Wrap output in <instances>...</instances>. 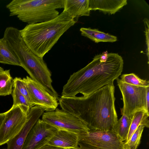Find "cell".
I'll list each match as a JSON object with an SVG mask.
<instances>
[{"instance_id": "6da1fadb", "label": "cell", "mask_w": 149, "mask_h": 149, "mask_svg": "<svg viewBox=\"0 0 149 149\" xmlns=\"http://www.w3.org/2000/svg\"><path fill=\"white\" fill-rule=\"evenodd\" d=\"M113 83L86 96H61L58 100L61 109L75 116L89 130L113 131L118 120Z\"/></svg>"}, {"instance_id": "7a4b0ae2", "label": "cell", "mask_w": 149, "mask_h": 149, "mask_svg": "<svg viewBox=\"0 0 149 149\" xmlns=\"http://www.w3.org/2000/svg\"><path fill=\"white\" fill-rule=\"evenodd\" d=\"M100 55L95 56L90 63L70 76L63 86L62 96L74 97L79 93L86 96L118 78L123 69L122 57L117 53H108L104 62L100 59Z\"/></svg>"}, {"instance_id": "3957f363", "label": "cell", "mask_w": 149, "mask_h": 149, "mask_svg": "<svg viewBox=\"0 0 149 149\" xmlns=\"http://www.w3.org/2000/svg\"><path fill=\"white\" fill-rule=\"evenodd\" d=\"M77 22L63 10L53 19L28 24L20 31L22 38L28 47L43 58L63 34Z\"/></svg>"}, {"instance_id": "277c9868", "label": "cell", "mask_w": 149, "mask_h": 149, "mask_svg": "<svg viewBox=\"0 0 149 149\" xmlns=\"http://www.w3.org/2000/svg\"><path fill=\"white\" fill-rule=\"evenodd\" d=\"M8 43L18 58L21 67L27 72L30 78L50 95L58 99V93L52 85L51 73L43 58L31 51L25 44L20 35L13 36Z\"/></svg>"}, {"instance_id": "5b68a950", "label": "cell", "mask_w": 149, "mask_h": 149, "mask_svg": "<svg viewBox=\"0 0 149 149\" xmlns=\"http://www.w3.org/2000/svg\"><path fill=\"white\" fill-rule=\"evenodd\" d=\"M64 0H13L6 6L10 16H16L28 24L48 21L59 14Z\"/></svg>"}, {"instance_id": "8992f818", "label": "cell", "mask_w": 149, "mask_h": 149, "mask_svg": "<svg viewBox=\"0 0 149 149\" xmlns=\"http://www.w3.org/2000/svg\"><path fill=\"white\" fill-rule=\"evenodd\" d=\"M78 136L77 149H125L124 142L114 131L89 130Z\"/></svg>"}, {"instance_id": "52a82bcc", "label": "cell", "mask_w": 149, "mask_h": 149, "mask_svg": "<svg viewBox=\"0 0 149 149\" xmlns=\"http://www.w3.org/2000/svg\"><path fill=\"white\" fill-rule=\"evenodd\" d=\"M117 85L122 95L123 103L121 109L122 115L133 116L136 112H147L146 103L147 94L149 86L142 87L131 85L116 79Z\"/></svg>"}, {"instance_id": "ba28073f", "label": "cell", "mask_w": 149, "mask_h": 149, "mask_svg": "<svg viewBox=\"0 0 149 149\" xmlns=\"http://www.w3.org/2000/svg\"><path fill=\"white\" fill-rule=\"evenodd\" d=\"M45 122L58 130H63L78 134L88 132L89 130L81 120L71 113L57 108L45 111L42 115Z\"/></svg>"}, {"instance_id": "9c48e42d", "label": "cell", "mask_w": 149, "mask_h": 149, "mask_svg": "<svg viewBox=\"0 0 149 149\" xmlns=\"http://www.w3.org/2000/svg\"><path fill=\"white\" fill-rule=\"evenodd\" d=\"M0 127V146L7 143L22 130L27 120V115L19 106L13 105L5 112Z\"/></svg>"}, {"instance_id": "30bf717a", "label": "cell", "mask_w": 149, "mask_h": 149, "mask_svg": "<svg viewBox=\"0 0 149 149\" xmlns=\"http://www.w3.org/2000/svg\"><path fill=\"white\" fill-rule=\"evenodd\" d=\"M23 79L26 84L32 106L37 105L45 111L54 110L59 103L58 99L50 95L36 82L28 76Z\"/></svg>"}, {"instance_id": "8fae6325", "label": "cell", "mask_w": 149, "mask_h": 149, "mask_svg": "<svg viewBox=\"0 0 149 149\" xmlns=\"http://www.w3.org/2000/svg\"><path fill=\"white\" fill-rule=\"evenodd\" d=\"M58 130L39 119L28 134L22 149H39L47 144Z\"/></svg>"}, {"instance_id": "7c38bea8", "label": "cell", "mask_w": 149, "mask_h": 149, "mask_svg": "<svg viewBox=\"0 0 149 149\" xmlns=\"http://www.w3.org/2000/svg\"><path fill=\"white\" fill-rule=\"evenodd\" d=\"M45 111L44 108L39 106L31 107L27 115L26 124L20 131L7 142V149H22L28 134Z\"/></svg>"}, {"instance_id": "4fadbf2b", "label": "cell", "mask_w": 149, "mask_h": 149, "mask_svg": "<svg viewBox=\"0 0 149 149\" xmlns=\"http://www.w3.org/2000/svg\"><path fill=\"white\" fill-rule=\"evenodd\" d=\"M78 136L76 133L68 131L58 130L47 144L64 148L78 147Z\"/></svg>"}, {"instance_id": "5bb4252c", "label": "cell", "mask_w": 149, "mask_h": 149, "mask_svg": "<svg viewBox=\"0 0 149 149\" xmlns=\"http://www.w3.org/2000/svg\"><path fill=\"white\" fill-rule=\"evenodd\" d=\"M64 10L77 21L82 16H89L91 10L89 0H64Z\"/></svg>"}, {"instance_id": "9a60e30c", "label": "cell", "mask_w": 149, "mask_h": 149, "mask_svg": "<svg viewBox=\"0 0 149 149\" xmlns=\"http://www.w3.org/2000/svg\"><path fill=\"white\" fill-rule=\"evenodd\" d=\"M91 10H99L109 14H114L127 4V0H89Z\"/></svg>"}, {"instance_id": "2e32d148", "label": "cell", "mask_w": 149, "mask_h": 149, "mask_svg": "<svg viewBox=\"0 0 149 149\" xmlns=\"http://www.w3.org/2000/svg\"><path fill=\"white\" fill-rule=\"evenodd\" d=\"M0 63L21 67L18 58L3 37L0 39Z\"/></svg>"}, {"instance_id": "e0dca14e", "label": "cell", "mask_w": 149, "mask_h": 149, "mask_svg": "<svg viewBox=\"0 0 149 149\" xmlns=\"http://www.w3.org/2000/svg\"><path fill=\"white\" fill-rule=\"evenodd\" d=\"M82 36L87 37L96 43L100 42H113L117 40L116 36L99 31L97 29L81 28Z\"/></svg>"}, {"instance_id": "ac0fdd59", "label": "cell", "mask_w": 149, "mask_h": 149, "mask_svg": "<svg viewBox=\"0 0 149 149\" xmlns=\"http://www.w3.org/2000/svg\"><path fill=\"white\" fill-rule=\"evenodd\" d=\"M149 114L142 111L135 112L134 114L130 128L126 140L127 142L130 139L137 127L140 125H144L145 127H149V120L148 118Z\"/></svg>"}, {"instance_id": "d6986e66", "label": "cell", "mask_w": 149, "mask_h": 149, "mask_svg": "<svg viewBox=\"0 0 149 149\" xmlns=\"http://www.w3.org/2000/svg\"><path fill=\"white\" fill-rule=\"evenodd\" d=\"M10 70H4L0 67V96H5L12 93L13 81Z\"/></svg>"}, {"instance_id": "ffe728a7", "label": "cell", "mask_w": 149, "mask_h": 149, "mask_svg": "<svg viewBox=\"0 0 149 149\" xmlns=\"http://www.w3.org/2000/svg\"><path fill=\"white\" fill-rule=\"evenodd\" d=\"M133 116L122 115L118 120L114 129L113 131L124 142L127 140Z\"/></svg>"}, {"instance_id": "44dd1931", "label": "cell", "mask_w": 149, "mask_h": 149, "mask_svg": "<svg viewBox=\"0 0 149 149\" xmlns=\"http://www.w3.org/2000/svg\"><path fill=\"white\" fill-rule=\"evenodd\" d=\"M13 105L20 106L27 114L32 107L27 99L16 88L13 87L12 93Z\"/></svg>"}, {"instance_id": "7402d4cb", "label": "cell", "mask_w": 149, "mask_h": 149, "mask_svg": "<svg viewBox=\"0 0 149 149\" xmlns=\"http://www.w3.org/2000/svg\"><path fill=\"white\" fill-rule=\"evenodd\" d=\"M121 81L131 85L142 87L149 86V81L142 79L133 73L122 74Z\"/></svg>"}, {"instance_id": "603a6c76", "label": "cell", "mask_w": 149, "mask_h": 149, "mask_svg": "<svg viewBox=\"0 0 149 149\" xmlns=\"http://www.w3.org/2000/svg\"><path fill=\"white\" fill-rule=\"evenodd\" d=\"M145 126L140 125L132 135L129 140L125 143V149H137L140 143Z\"/></svg>"}, {"instance_id": "cb8c5ba5", "label": "cell", "mask_w": 149, "mask_h": 149, "mask_svg": "<svg viewBox=\"0 0 149 149\" xmlns=\"http://www.w3.org/2000/svg\"><path fill=\"white\" fill-rule=\"evenodd\" d=\"M13 87L17 88L19 91L27 99L31 107L30 99L25 83L23 79L16 77L13 79Z\"/></svg>"}, {"instance_id": "d4e9b609", "label": "cell", "mask_w": 149, "mask_h": 149, "mask_svg": "<svg viewBox=\"0 0 149 149\" xmlns=\"http://www.w3.org/2000/svg\"><path fill=\"white\" fill-rule=\"evenodd\" d=\"M144 22L146 28V42L147 47L146 52L148 60H149V22L147 19H144Z\"/></svg>"}, {"instance_id": "484cf974", "label": "cell", "mask_w": 149, "mask_h": 149, "mask_svg": "<svg viewBox=\"0 0 149 149\" xmlns=\"http://www.w3.org/2000/svg\"><path fill=\"white\" fill-rule=\"evenodd\" d=\"M39 149H64L49 144H46Z\"/></svg>"}, {"instance_id": "4316f807", "label": "cell", "mask_w": 149, "mask_h": 149, "mask_svg": "<svg viewBox=\"0 0 149 149\" xmlns=\"http://www.w3.org/2000/svg\"><path fill=\"white\" fill-rule=\"evenodd\" d=\"M146 103L147 111L149 113V91H148L147 94Z\"/></svg>"}, {"instance_id": "83f0119b", "label": "cell", "mask_w": 149, "mask_h": 149, "mask_svg": "<svg viewBox=\"0 0 149 149\" xmlns=\"http://www.w3.org/2000/svg\"><path fill=\"white\" fill-rule=\"evenodd\" d=\"M5 115V113H0V127L4 119Z\"/></svg>"}, {"instance_id": "f1b7e54d", "label": "cell", "mask_w": 149, "mask_h": 149, "mask_svg": "<svg viewBox=\"0 0 149 149\" xmlns=\"http://www.w3.org/2000/svg\"><path fill=\"white\" fill-rule=\"evenodd\" d=\"M74 149L72 148H67V149Z\"/></svg>"}, {"instance_id": "f546056e", "label": "cell", "mask_w": 149, "mask_h": 149, "mask_svg": "<svg viewBox=\"0 0 149 149\" xmlns=\"http://www.w3.org/2000/svg\"></svg>"}]
</instances>
